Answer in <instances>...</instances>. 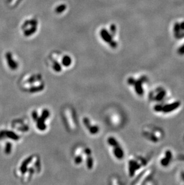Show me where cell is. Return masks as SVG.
Instances as JSON below:
<instances>
[{
  "instance_id": "obj_14",
  "label": "cell",
  "mask_w": 184,
  "mask_h": 185,
  "mask_svg": "<svg viewBox=\"0 0 184 185\" xmlns=\"http://www.w3.org/2000/svg\"><path fill=\"white\" fill-rule=\"evenodd\" d=\"M44 88V86L43 85H41L37 87H32L29 89V92L31 93H35V92H38L40 91H41Z\"/></svg>"
},
{
  "instance_id": "obj_20",
  "label": "cell",
  "mask_w": 184,
  "mask_h": 185,
  "mask_svg": "<svg viewBox=\"0 0 184 185\" xmlns=\"http://www.w3.org/2000/svg\"><path fill=\"white\" fill-rule=\"evenodd\" d=\"M180 25L178 24V23H176V24L175 25V28H174V30H175V36L177 37V36H178L179 35V31H180Z\"/></svg>"
},
{
  "instance_id": "obj_15",
  "label": "cell",
  "mask_w": 184,
  "mask_h": 185,
  "mask_svg": "<svg viewBox=\"0 0 184 185\" xmlns=\"http://www.w3.org/2000/svg\"><path fill=\"white\" fill-rule=\"evenodd\" d=\"M88 130L90 132V134H97L99 131V128L98 126L96 125H94V126H90L88 128Z\"/></svg>"
},
{
  "instance_id": "obj_16",
  "label": "cell",
  "mask_w": 184,
  "mask_h": 185,
  "mask_svg": "<svg viewBox=\"0 0 184 185\" xmlns=\"http://www.w3.org/2000/svg\"><path fill=\"white\" fill-rule=\"evenodd\" d=\"M93 159L90 156H88V158L87 159V166L88 169H91L93 168Z\"/></svg>"
},
{
  "instance_id": "obj_18",
  "label": "cell",
  "mask_w": 184,
  "mask_h": 185,
  "mask_svg": "<svg viewBox=\"0 0 184 185\" xmlns=\"http://www.w3.org/2000/svg\"><path fill=\"white\" fill-rule=\"evenodd\" d=\"M53 68H54L55 71L56 72H61V70H62L61 66L60 65V64L58 62H55L54 63Z\"/></svg>"
},
{
  "instance_id": "obj_24",
  "label": "cell",
  "mask_w": 184,
  "mask_h": 185,
  "mask_svg": "<svg viewBox=\"0 0 184 185\" xmlns=\"http://www.w3.org/2000/svg\"><path fill=\"white\" fill-rule=\"evenodd\" d=\"M179 178H180V181L184 183V170H182V171L180 172V175H179Z\"/></svg>"
},
{
  "instance_id": "obj_28",
  "label": "cell",
  "mask_w": 184,
  "mask_h": 185,
  "mask_svg": "<svg viewBox=\"0 0 184 185\" xmlns=\"http://www.w3.org/2000/svg\"><path fill=\"white\" fill-rule=\"evenodd\" d=\"M180 27L181 29H182V30H184V22H183L182 23V24L180 25Z\"/></svg>"
},
{
  "instance_id": "obj_21",
  "label": "cell",
  "mask_w": 184,
  "mask_h": 185,
  "mask_svg": "<svg viewBox=\"0 0 184 185\" xmlns=\"http://www.w3.org/2000/svg\"><path fill=\"white\" fill-rule=\"evenodd\" d=\"M82 160H83L82 157H81L80 156H78L75 159V163L76 164H80L82 163Z\"/></svg>"
},
{
  "instance_id": "obj_9",
  "label": "cell",
  "mask_w": 184,
  "mask_h": 185,
  "mask_svg": "<svg viewBox=\"0 0 184 185\" xmlns=\"http://www.w3.org/2000/svg\"><path fill=\"white\" fill-rule=\"evenodd\" d=\"M6 57L7 64H8L9 68H11L12 70H16L18 67V64L16 61H14L13 60V59L12 58V53H7L6 55Z\"/></svg>"
},
{
  "instance_id": "obj_26",
  "label": "cell",
  "mask_w": 184,
  "mask_h": 185,
  "mask_svg": "<svg viewBox=\"0 0 184 185\" xmlns=\"http://www.w3.org/2000/svg\"><path fill=\"white\" fill-rule=\"evenodd\" d=\"M84 152H85V153H86V155H87L88 156H90V155H91V150H90V149H88V148L86 149L85 150H84Z\"/></svg>"
},
{
  "instance_id": "obj_5",
  "label": "cell",
  "mask_w": 184,
  "mask_h": 185,
  "mask_svg": "<svg viewBox=\"0 0 184 185\" xmlns=\"http://www.w3.org/2000/svg\"><path fill=\"white\" fill-rule=\"evenodd\" d=\"M168 98V90L162 86L153 89L149 94V99L154 104L163 102Z\"/></svg>"
},
{
  "instance_id": "obj_8",
  "label": "cell",
  "mask_w": 184,
  "mask_h": 185,
  "mask_svg": "<svg viewBox=\"0 0 184 185\" xmlns=\"http://www.w3.org/2000/svg\"><path fill=\"white\" fill-rule=\"evenodd\" d=\"M114 149H113V153L114 155L117 159H123L124 156V152L123 149H122L121 146L119 145L117 146L113 147Z\"/></svg>"
},
{
  "instance_id": "obj_1",
  "label": "cell",
  "mask_w": 184,
  "mask_h": 185,
  "mask_svg": "<svg viewBox=\"0 0 184 185\" xmlns=\"http://www.w3.org/2000/svg\"><path fill=\"white\" fill-rule=\"evenodd\" d=\"M182 106L180 101L178 100H172L168 98L166 101L155 103L152 106L153 111L158 114L169 115L177 111Z\"/></svg>"
},
{
  "instance_id": "obj_27",
  "label": "cell",
  "mask_w": 184,
  "mask_h": 185,
  "mask_svg": "<svg viewBox=\"0 0 184 185\" xmlns=\"http://www.w3.org/2000/svg\"><path fill=\"white\" fill-rule=\"evenodd\" d=\"M36 80H37V78H36L35 76H32L31 79H29V80L28 81V83H32V82H35Z\"/></svg>"
},
{
  "instance_id": "obj_23",
  "label": "cell",
  "mask_w": 184,
  "mask_h": 185,
  "mask_svg": "<svg viewBox=\"0 0 184 185\" xmlns=\"http://www.w3.org/2000/svg\"><path fill=\"white\" fill-rule=\"evenodd\" d=\"M32 118H33V119H34V121H37V119H38V114H37V111H34L32 112Z\"/></svg>"
},
{
  "instance_id": "obj_6",
  "label": "cell",
  "mask_w": 184,
  "mask_h": 185,
  "mask_svg": "<svg viewBox=\"0 0 184 185\" xmlns=\"http://www.w3.org/2000/svg\"><path fill=\"white\" fill-rule=\"evenodd\" d=\"M173 152L170 149L164 150L159 158V165L164 168H168L173 163Z\"/></svg>"
},
{
  "instance_id": "obj_19",
  "label": "cell",
  "mask_w": 184,
  "mask_h": 185,
  "mask_svg": "<svg viewBox=\"0 0 184 185\" xmlns=\"http://www.w3.org/2000/svg\"><path fill=\"white\" fill-rule=\"evenodd\" d=\"M49 116H50V112L49 110H43L42 114H41V116L42 118H44L45 119H47L49 117Z\"/></svg>"
},
{
  "instance_id": "obj_22",
  "label": "cell",
  "mask_w": 184,
  "mask_h": 185,
  "mask_svg": "<svg viewBox=\"0 0 184 185\" xmlns=\"http://www.w3.org/2000/svg\"><path fill=\"white\" fill-rule=\"evenodd\" d=\"M83 122H84L85 126L87 127V128H88L91 126L90 123V121L87 118H85L83 120Z\"/></svg>"
},
{
  "instance_id": "obj_25",
  "label": "cell",
  "mask_w": 184,
  "mask_h": 185,
  "mask_svg": "<svg viewBox=\"0 0 184 185\" xmlns=\"http://www.w3.org/2000/svg\"><path fill=\"white\" fill-rule=\"evenodd\" d=\"M178 53L180 55H184V45H183L182 46L178 49Z\"/></svg>"
},
{
  "instance_id": "obj_17",
  "label": "cell",
  "mask_w": 184,
  "mask_h": 185,
  "mask_svg": "<svg viewBox=\"0 0 184 185\" xmlns=\"http://www.w3.org/2000/svg\"><path fill=\"white\" fill-rule=\"evenodd\" d=\"M12 144L10 143H7L6 145V147H5V153L6 154H10L11 153V151H12Z\"/></svg>"
},
{
  "instance_id": "obj_7",
  "label": "cell",
  "mask_w": 184,
  "mask_h": 185,
  "mask_svg": "<svg viewBox=\"0 0 184 185\" xmlns=\"http://www.w3.org/2000/svg\"><path fill=\"white\" fill-rule=\"evenodd\" d=\"M6 137L13 140H18L19 139V136L13 131L3 130L0 131V140H3Z\"/></svg>"
},
{
  "instance_id": "obj_2",
  "label": "cell",
  "mask_w": 184,
  "mask_h": 185,
  "mask_svg": "<svg viewBox=\"0 0 184 185\" xmlns=\"http://www.w3.org/2000/svg\"><path fill=\"white\" fill-rule=\"evenodd\" d=\"M149 82V78L147 75H141L139 77L134 78L129 77L127 79V83L133 87L136 94L139 97L145 95L147 85Z\"/></svg>"
},
{
  "instance_id": "obj_11",
  "label": "cell",
  "mask_w": 184,
  "mask_h": 185,
  "mask_svg": "<svg viewBox=\"0 0 184 185\" xmlns=\"http://www.w3.org/2000/svg\"><path fill=\"white\" fill-rule=\"evenodd\" d=\"M45 119L41 116L40 118H38L37 121V126L39 130L40 131H44L46 129V125L45 124Z\"/></svg>"
},
{
  "instance_id": "obj_10",
  "label": "cell",
  "mask_w": 184,
  "mask_h": 185,
  "mask_svg": "<svg viewBox=\"0 0 184 185\" xmlns=\"http://www.w3.org/2000/svg\"><path fill=\"white\" fill-rule=\"evenodd\" d=\"M32 158H33L32 156H29L28 158H27L22 163V164L21 165V167H20V172L22 174H24V173H25L27 171V166L31 163V161L32 160Z\"/></svg>"
},
{
  "instance_id": "obj_12",
  "label": "cell",
  "mask_w": 184,
  "mask_h": 185,
  "mask_svg": "<svg viewBox=\"0 0 184 185\" xmlns=\"http://www.w3.org/2000/svg\"><path fill=\"white\" fill-rule=\"evenodd\" d=\"M108 144L112 146V147H115V146H117L118 145H119V143L118 142V141L116 139V138H114L113 137H109L108 139Z\"/></svg>"
},
{
  "instance_id": "obj_4",
  "label": "cell",
  "mask_w": 184,
  "mask_h": 185,
  "mask_svg": "<svg viewBox=\"0 0 184 185\" xmlns=\"http://www.w3.org/2000/svg\"><path fill=\"white\" fill-rule=\"evenodd\" d=\"M149 163V159L142 156H137L136 159H130L128 163L129 176L133 177L136 173L145 168Z\"/></svg>"
},
{
  "instance_id": "obj_13",
  "label": "cell",
  "mask_w": 184,
  "mask_h": 185,
  "mask_svg": "<svg viewBox=\"0 0 184 185\" xmlns=\"http://www.w3.org/2000/svg\"><path fill=\"white\" fill-rule=\"evenodd\" d=\"M71 59L68 56H65L62 59V64L65 66H69L71 64Z\"/></svg>"
},
{
  "instance_id": "obj_3",
  "label": "cell",
  "mask_w": 184,
  "mask_h": 185,
  "mask_svg": "<svg viewBox=\"0 0 184 185\" xmlns=\"http://www.w3.org/2000/svg\"><path fill=\"white\" fill-rule=\"evenodd\" d=\"M142 134L145 139L152 143H160L165 137L163 130L155 126L145 127Z\"/></svg>"
}]
</instances>
